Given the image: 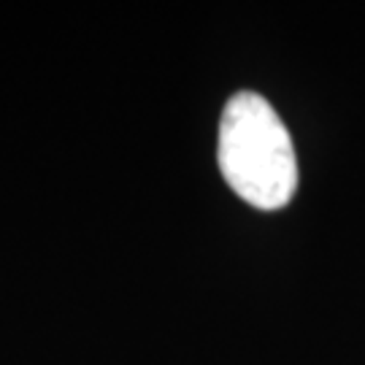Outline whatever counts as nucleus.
Instances as JSON below:
<instances>
[{
	"mask_svg": "<svg viewBox=\"0 0 365 365\" xmlns=\"http://www.w3.org/2000/svg\"><path fill=\"white\" fill-rule=\"evenodd\" d=\"M217 157L227 187L255 209H282L295 195L298 157L289 130L257 92H238L227 101Z\"/></svg>",
	"mask_w": 365,
	"mask_h": 365,
	"instance_id": "1",
	"label": "nucleus"
}]
</instances>
